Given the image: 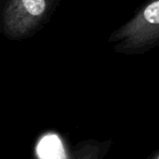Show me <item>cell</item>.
<instances>
[{
  "label": "cell",
  "mask_w": 159,
  "mask_h": 159,
  "mask_svg": "<svg viewBox=\"0 0 159 159\" xmlns=\"http://www.w3.org/2000/svg\"><path fill=\"white\" fill-rule=\"evenodd\" d=\"M102 146L98 143H87L74 152L68 159H101Z\"/></svg>",
  "instance_id": "cell-2"
},
{
  "label": "cell",
  "mask_w": 159,
  "mask_h": 159,
  "mask_svg": "<svg viewBox=\"0 0 159 159\" xmlns=\"http://www.w3.org/2000/svg\"><path fill=\"white\" fill-rule=\"evenodd\" d=\"M144 19L149 24H159V0L151 3L144 11Z\"/></svg>",
  "instance_id": "cell-3"
},
{
  "label": "cell",
  "mask_w": 159,
  "mask_h": 159,
  "mask_svg": "<svg viewBox=\"0 0 159 159\" xmlns=\"http://www.w3.org/2000/svg\"><path fill=\"white\" fill-rule=\"evenodd\" d=\"M151 159H159V153H158V154H156V155L154 156L153 158H151Z\"/></svg>",
  "instance_id": "cell-4"
},
{
  "label": "cell",
  "mask_w": 159,
  "mask_h": 159,
  "mask_svg": "<svg viewBox=\"0 0 159 159\" xmlns=\"http://www.w3.org/2000/svg\"><path fill=\"white\" fill-rule=\"evenodd\" d=\"M52 0H4L0 8V33L10 40L32 36L42 25Z\"/></svg>",
  "instance_id": "cell-1"
}]
</instances>
